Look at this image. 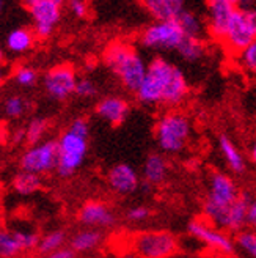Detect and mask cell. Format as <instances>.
<instances>
[{"label": "cell", "instance_id": "cell-43", "mask_svg": "<svg viewBox=\"0 0 256 258\" xmlns=\"http://www.w3.org/2000/svg\"><path fill=\"white\" fill-rule=\"evenodd\" d=\"M4 61V49H2V46H0V63Z\"/></svg>", "mask_w": 256, "mask_h": 258}, {"label": "cell", "instance_id": "cell-13", "mask_svg": "<svg viewBox=\"0 0 256 258\" xmlns=\"http://www.w3.org/2000/svg\"><path fill=\"white\" fill-rule=\"evenodd\" d=\"M208 32L215 41L223 43L229 22L237 8V4L233 0H209L208 2Z\"/></svg>", "mask_w": 256, "mask_h": 258}, {"label": "cell", "instance_id": "cell-37", "mask_svg": "<svg viewBox=\"0 0 256 258\" xmlns=\"http://www.w3.org/2000/svg\"><path fill=\"white\" fill-rule=\"evenodd\" d=\"M69 10H71L72 15L75 18H79V19H83L88 15V5L85 2H82V0H71Z\"/></svg>", "mask_w": 256, "mask_h": 258}, {"label": "cell", "instance_id": "cell-35", "mask_svg": "<svg viewBox=\"0 0 256 258\" xmlns=\"http://www.w3.org/2000/svg\"><path fill=\"white\" fill-rule=\"evenodd\" d=\"M151 216V210L145 205H137L126 213V219L129 222H145L146 219Z\"/></svg>", "mask_w": 256, "mask_h": 258}, {"label": "cell", "instance_id": "cell-3", "mask_svg": "<svg viewBox=\"0 0 256 258\" xmlns=\"http://www.w3.org/2000/svg\"><path fill=\"white\" fill-rule=\"evenodd\" d=\"M192 136V123L183 112H167L154 124V139L165 154L181 153Z\"/></svg>", "mask_w": 256, "mask_h": 258}, {"label": "cell", "instance_id": "cell-24", "mask_svg": "<svg viewBox=\"0 0 256 258\" xmlns=\"http://www.w3.org/2000/svg\"><path fill=\"white\" fill-rule=\"evenodd\" d=\"M7 46L16 54L25 52L33 46V33L29 29H16L7 36Z\"/></svg>", "mask_w": 256, "mask_h": 258}, {"label": "cell", "instance_id": "cell-29", "mask_svg": "<svg viewBox=\"0 0 256 258\" xmlns=\"http://www.w3.org/2000/svg\"><path fill=\"white\" fill-rule=\"evenodd\" d=\"M46 129H47V121L44 118H33L27 124V127H25V140H27V144H30V147L41 144V139L46 134Z\"/></svg>", "mask_w": 256, "mask_h": 258}, {"label": "cell", "instance_id": "cell-8", "mask_svg": "<svg viewBox=\"0 0 256 258\" xmlns=\"http://www.w3.org/2000/svg\"><path fill=\"white\" fill-rule=\"evenodd\" d=\"M187 231L192 238L198 239L215 252L226 256L236 255V242L223 230L214 227L206 219H192L187 224Z\"/></svg>", "mask_w": 256, "mask_h": 258}, {"label": "cell", "instance_id": "cell-11", "mask_svg": "<svg viewBox=\"0 0 256 258\" xmlns=\"http://www.w3.org/2000/svg\"><path fill=\"white\" fill-rule=\"evenodd\" d=\"M240 196V190L234 179L223 172H212L209 175L208 196L203 206L211 208H226L231 206Z\"/></svg>", "mask_w": 256, "mask_h": 258}, {"label": "cell", "instance_id": "cell-34", "mask_svg": "<svg viewBox=\"0 0 256 258\" xmlns=\"http://www.w3.org/2000/svg\"><path fill=\"white\" fill-rule=\"evenodd\" d=\"M18 241L21 244L22 250H30L40 246L41 238L38 236L36 233H32V231H16Z\"/></svg>", "mask_w": 256, "mask_h": 258}, {"label": "cell", "instance_id": "cell-28", "mask_svg": "<svg viewBox=\"0 0 256 258\" xmlns=\"http://www.w3.org/2000/svg\"><path fill=\"white\" fill-rule=\"evenodd\" d=\"M236 247L244 250L250 258H256V230H242L236 233Z\"/></svg>", "mask_w": 256, "mask_h": 258}, {"label": "cell", "instance_id": "cell-7", "mask_svg": "<svg viewBox=\"0 0 256 258\" xmlns=\"http://www.w3.org/2000/svg\"><path fill=\"white\" fill-rule=\"evenodd\" d=\"M186 36L178 21L152 22L140 35V43L152 50H178Z\"/></svg>", "mask_w": 256, "mask_h": 258}, {"label": "cell", "instance_id": "cell-17", "mask_svg": "<svg viewBox=\"0 0 256 258\" xmlns=\"http://www.w3.org/2000/svg\"><path fill=\"white\" fill-rule=\"evenodd\" d=\"M142 7L154 22L176 21L186 8L181 0H145Z\"/></svg>", "mask_w": 256, "mask_h": 258}, {"label": "cell", "instance_id": "cell-38", "mask_svg": "<svg viewBox=\"0 0 256 258\" xmlns=\"http://www.w3.org/2000/svg\"><path fill=\"white\" fill-rule=\"evenodd\" d=\"M247 225H250L253 230H256V199L251 200L248 206V213H247Z\"/></svg>", "mask_w": 256, "mask_h": 258}, {"label": "cell", "instance_id": "cell-12", "mask_svg": "<svg viewBox=\"0 0 256 258\" xmlns=\"http://www.w3.org/2000/svg\"><path fill=\"white\" fill-rule=\"evenodd\" d=\"M30 16L35 21V33L40 38L52 35L55 25L61 18L60 0H30L25 4Z\"/></svg>", "mask_w": 256, "mask_h": 258}, {"label": "cell", "instance_id": "cell-26", "mask_svg": "<svg viewBox=\"0 0 256 258\" xmlns=\"http://www.w3.org/2000/svg\"><path fill=\"white\" fill-rule=\"evenodd\" d=\"M22 250L16 231L0 230V258H13Z\"/></svg>", "mask_w": 256, "mask_h": 258}, {"label": "cell", "instance_id": "cell-9", "mask_svg": "<svg viewBox=\"0 0 256 258\" xmlns=\"http://www.w3.org/2000/svg\"><path fill=\"white\" fill-rule=\"evenodd\" d=\"M21 169L24 172H30L35 175H44L52 170H57L58 165V142L46 140L43 144L30 147L22 154L19 161Z\"/></svg>", "mask_w": 256, "mask_h": 258}, {"label": "cell", "instance_id": "cell-4", "mask_svg": "<svg viewBox=\"0 0 256 258\" xmlns=\"http://www.w3.org/2000/svg\"><path fill=\"white\" fill-rule=\"evenodd\" d=\"M253 41H256V8L237 5L223 44L228 52L239 55Z\"/></svg>", "mask_w": 256, "mask_h": 258}, {"label": "cell", "instance_id": "cell-32", "mask_svg": "<svg viewBox=\"0 0 256 258\" xmlns=\"http://www.w3.org/2000/svg\"><path fill=\"white\" fill-rule=\"evenodd\" d=\"M15 81L21 87H33L38 82V73L30 67H19L15 73Z\"/></svg>", "mask_w": 256, "mask_h": 258}, {"label": "cell", "instance_id": "cell-31", "mask_svg": "<svg viewBox=\"0 0 256 258\" xmlns=\"http://www.w3.org/2000/svg\"><path fill=\"white\" fill-rule=\"evenodd\" d=\"M237 57L242 68L251 74H256V41H253L248 47H245Z\"/></svg>", "mask_w": 256, "mask_h": 258}, {"label": "cell", "instance_id": "cell-14", "mask_svg": "<svg viewBox=\"0 0 256 258\" xmlns=\"http://www.w3.org/2000/svg\"><path fill=\"white\" fill-rule=\"evenodd\" d=\"M79 222L87 227H112L117 222V216L110 210V206L104 202L90 200L83 203L77 214Z\"/></svg>", "mask_w": 256, "mask_h": 258}, {"label": "cell", "instance_id": "cell-41", "mask_svg": "<svg viewBox=\"0 0 256 258\" xmlns=\"http://www.w3.org/2000/svg\"><path fill=\"white\" fill-rule=\"evenodd\" d=\"M5 76H7V71H5V67L2 63H0V87H2L4 81H5Z\"/></svg>", "mask_w": 256, "mask_h": 258}, {"label": "cell", "instance_id": "cell-33", "mask_svg": "<svg viewBox=\"0 0 256 258\" xmlns=\"http://www.w3.org/2000/svg\"><path fill=\"white\" fill-rule=\"evenodd\" d=\"M74 95L79 96V98H85V99L93 98V96L98 95V87L92 79H88V77H82V79L77 81Z\"/></svg>", "mask_w": 256, "mask_h": 258}, {"label": "cell", "instance_id": "cell-39", "mask_svg": "<svg viewBox=\"0 0 256 258\" xmlns=\"http://www.w3.org/2000/svg\"><path fill=\"white\" fill-rule=\"evenodd\" d=\"M47 258H75V252L71 247H61L54 253L47 255Z\"/></svg>", "mask_w": 256, "mask_h": 258}, {"label": "cell", "instance_id": "cell-10", "mask_svg": "<svg viewBox=\"0 0 256 258\" xmlns=\"http://www.w3.org/2000/svg\"><path fill=\"white\" fill-rule=\"evenodd\" d=\"M77 81L79 79L71 64H57L44 74L43 85L49 98L55 101H65L74 95Z\"/></svg>", "mask_w": 256, "mask_h": 258}, {"label": "cell", "instance_id": "cell-21", "mask_svg": "<svg viewBox=\"0 0 256 258\" xmlns=\"http://www.w3.org/2000/svg\"><path fill=\"white\" fill-rule=\"evenodd\" d=\"M176 52L186 61L195 63V61H200L201 58H204V55L208 52V46L203 38L186 36V40L183 41L181 46H179Z\"/></svg>", "mask_w": 256, "mask_h": 258}, {"label": "cell", "instance_id": "cell-30", "mask_svg": "<svg viewBox=\"0 0 256 258\" xmlns=\"http://www.w3.org/2000/svg\"><path fill=\"white\" fill-rule=\"evenodd\" d=\"M29 102L21 96H11L5 101V113L10 118H19L27 112Z\"/></svg>", "mask_w": 256, "mask_h": 258}, {"label": "cell", "instance_id": "cell-2", "mask_svg": "<svg viewBox=\"0 0 256 258\" xmlns=\"http://www.w3.org/2000/svg\"><path fill=\"white\" fill-rule=\"evenodd\" d=\"M104 63L127 92L137 93L145 79L148 63L131 43H110L104 50Z\"/></svg>", "mask_w": 256, "mask_h": 258}, {"label": "cell", "instance_id": "cell-27", "mask_svg": "<svg viewBox=\"0 0 256 258\" xmlns=\"http://www.w3.org/2000/svg\"><path fill=\"white\" fill-rule=\"evenodd\" d=\"M66 241V233L63 230H55V231H50L46 236L41 238L40 241V246H38V250L44 255H50L54 253L55 250L61 249L63 244Z\"/></svg>", "mask_w": 256, "mask_h": 258}, {"label": "cell", "instance_id": "cell-15", "mask_svg": "<svg viewBox=\"0 0 256 258\" xmlns=\"http://www.w3.org/2000/svg\"><path fill=\"white\" fill-rule=\"evenodd\" d=\"M107 183L109 186L121 196L132 194L140 186V178L135 169L129 164H115L107 173Z\"/></svg>", "mask_w": 256, "mask_h": 258}, {"label": "cell", "instance_id": "cell-18", "mask_svg": "<svg viewBox=\"0 0 256 258\" xmlns=\"http://www.w3.org/2000/svg\"><path fill=\"white\" fill-rule=\"evenodd\" d=\"M251 196L248 192H240L239 199L229 206V213H228V219H226V231H239L244 230V227L247 225V213H248V206L251 203Z\"/></svg>", "mask_w": 256, "mask_h": 258}, {"label": "cell", "instance_id": "cell-20", "mask_svg": "<svg viewBox=\"0 0 256 258\" xmlns=\"http://www.w3.org/2000/svg\"><path fill=\"white\" fill-rule=\"evenodd\" d=\"M219 148H220V153H222L226 165L231 169L233 173H244L245 172L247 162H245L244 154L239 151V148L234 145V142L228 136L222 134L219 137Z\"/></svg>", "mask_w": 256, "mask_h": 258}, {"label": "cell", "instance_id": "cell-40", "mask_svg": "<svg viewBox=\"0 0 256 258\" xmlns=\"http://www.w3.org/2000/svg\"><path fill=\"white\" fill-rule=\"evenodd\" d=\"M25 140V127H19V129H16V131H13V134H11V142L15 145H18V144H21V142H24Z\"/></svg>", "mask_w": 256, "mask_h": 258}, {"label": "cell", "instance_id": "cell-42", "mask_svg": "<svg viewBox=\"0 0 256 258\" xmlns=\"http://www.w3.org/2000/svg\"><path fill=\"white\" fill-rule=\"evenodd\" d=\"M250 158H251L253 162H256V140L253 142V145L250 148Z\"/></svg>", "mask_w": 256, "mask_h": 258}, {"label": "cell", "instance_id": "cell-5", "mask_svg": "<svg viewBox=\"0 0 256 258\" xmlns=\"http://www.w3.org/2000/svg\"><path fill=\"white\" fill-rule=\"evenodd\" d=\"M132 250L138 258H170L178 252V239L167 230H146L132 236Z\"/></svg>", "mask_w": 256, "mask_h": 258}, {"label": "cell", "instance_id": "cell-6", "mask_svg": "<svg viewBox=\"0 0 256 258\" xmlns=\"http://www.w3.org/2000/svg\"><path fill=\"white\" fill-rule=\"evenodd\" d=\"M58 142L57 173L61 178H69L80 169L88 153V137H82L66 129Z\"/></svg>", "mask_w": 256, "mask_h": 258}, {"label": "cell", "instance_id": "cell-23", "mask_svg": "<svg viewBox=\"0 0 256 258\" xmlns=\"http://www.w3.org/2000/svg\"><path fill=\"white\" fill-rule=\"evenodd\" d=\"M41 184H43V179L40 175L24 172V170H21L15 176V179H13V187H15L16 192H19L21 196H32V194L41 189Z\"/></svg>", "mask_w": 256, "mask_h": 258}, {"label": "cell", "instance_id": "cell-16", "mask_svg": "<svg viewBox=\"0 0 256 258\" xmlns=\"http://www.w3.org/2000/svg\"><path fill=\"white\" fill-rule=\"evenodd\" d=\"M129 102L120 96H106L96 104V113L112 126L123 124L129 117Z\"/></svg>", "mask_w": 256, "mask_h": 258}, {"label": "cell", "instance_id": "cell-1", "mask_svg": "<svg viewBox=\"0 0 256 258\" xmlns=\"http://www.w3.org/2000/svg\"><path fill=\"white\" fill-rule=\"evenodd\" d=\"M189 92L190 87L184 71L167 58L154 57L148 63L145 79L135 98L145 106L175 107L186 101Z\"/></svg>", "mask_w": 256, "mask_h": 258}, {"label": "cell", "instance_id": "cell-25", "mask_svg": "<svg viewBox=\"0 0 256 258\" xmlns=\"http://www.w3.org/2000/svg\"><path fill=\"white\" fill-rule=\"evenodd\" d=\"M176 21L181 24V27H183V30H184V33L187 36L201 38L204 24H203L201 18L197 15V13H194L192 10L184 8V11L181 13V15H179V18Z\"/></svg>", "mask_w": 256, "mask_h": 258}, {"label": "cell", "instance_id": "cell-22", "mask_svg": "<svg viewBox=\"0 0 256 258\" xmlns=\"http://www.w3.org/2000/svg\"><path fill=\"white\" fill-rule=\"evenodd\" d=\"M101 241H102L101 231L95 228H87L79 231V233H75L71 238V249L74 252H88L96 249L101 244Z\"/></svg>", "mask_w": 256, "mask_h": 258}, {"label": "cell", "instance_id": "cell-44", "mask_svg": "<svg viewBox=\"0 0 256 258\" xmlns=\"http://www.w3.org/2000/svg\"><path fill=\"white\" fill-rule=\"evenodd\" d=\"M0 5H2V4H0Z\"/></svg>", "mask_w": 256, "mask_h": 258}, {"label": "cell", "instance_id": "cell-19", "mask_svg": "<svg viewBox=\"0 0 256 258\" xmlns=\"http://www.w3.org/2000/svg\"><path fill=\"white\" fill-rule=\"evenodd\" d=\"M168 173V164L163 154L160 153H151L143 164V176L145 183L149 186H156L165 181Z\"/></svg>", "mask_w": 256, "mask_h": 258}, {"label": "cell", "instance_id": "cell-36", "mask_svg": "<svg viewBox=\"0 0 256 258\" xmlns=\"http://www.w3.org/2000/svg\"><path fill=\"white\" fill-rule=\"evenodd\" d=\"M68 129L71 133L77 134V136H82V137H90V123L88 120L79 117L71 121V124L68 126Z\"/></svg>", "mask_w": 256, "mask_h": 258}]
</instances>
